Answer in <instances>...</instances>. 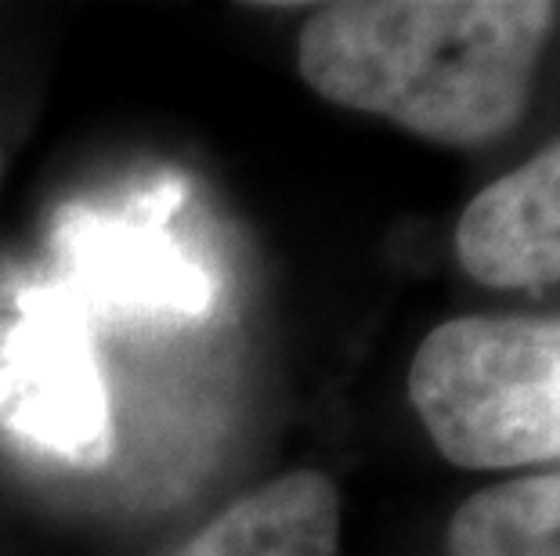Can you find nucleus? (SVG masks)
Wrapping results in <instances>:
<instances>
[{
  "mask_svg": "<svg viewBox=\"0 0 560 556\" xmlns=\"http://www.w3.org/2000/svg\"><path fill=\"white\" fill-rule=\"evenodd\" d=\"M557 19L550 0H340L307 15L296 69L340 109L470 149L521 120Z\"/></svg>",
  "mask_w": 560,
  "mask_h": 556,
  "instance_id": "1",
  "label": "nucleus"
},
{
  "mask_svg": "<svg viewBox=\"0 0 560 556\" xmlns=\"http://www.w3.org/2000/svg\"><path fill=\"white\" fill-rule=\"evenodd\" d=\"M459 268L488 289L560 282V138L470 199L456 224Z\"/></svg>",
  "mask_w": 560,
  "mask_h": 556,
  "instance_id": "3",
  "label": "nucleus"
},
{
  "mask_svg": "<svg viewBox=\"0 0 560 556\" xmlns=\"http://www.w3.org/2000/svg\"><path fill=\"white\" fill-rule=\"evenodd\" d=\"M409 401L452 466L560 459V315H463L431 329Z\"/></svg>",
  "mask_w": 560,
  "mask_h": 556,
  "instance_id": "2",
  "label": "nucleus"
},
{
  "mask_svg": "<svg viewBox=\"0 0 560 556\" xmlns=\"http://www.w3.org/2000/svg\"><path fill=\"white\" fill-rule=\"evenodd\" d=\"M448 556H560V473L474 492L448 520Z\"/></svg>",
  "mask_w": 560,
  "mask_h": 556,
  "instance_id": "6",
  "label": "nucleus"
},
{
  "mask_svg": "<svg viewBox=\"0 0 560 556\" xmlns=\"http://www.w3.org/2000/svg\"><path fill=\"white\" fill-rule=\"evenodd\" d=\"M0 416L77 459L105 452V409L88 343L62 311L26 318L0 362Z\"/></svg>",
  "mask_w": 560,
  "mask_h": 556,
  "instance_id": "4",
  "label": "nucleus"
},
{
  "mask_svg": "<svg viewBox=\"0 0 560 556\" xmlns=\"http://www.w3.org/2000/svg\"><path fill=\"white\" fill-rule=\"evenodd\" d=\"M340 492L326 473L293 470L207 520L171 556H337Z\"/></svg>",
  "mask_w": 560,
  "mask_h": 556,
  "instance_id": "5",
  "label": "nucleus"
}]
</instances>
